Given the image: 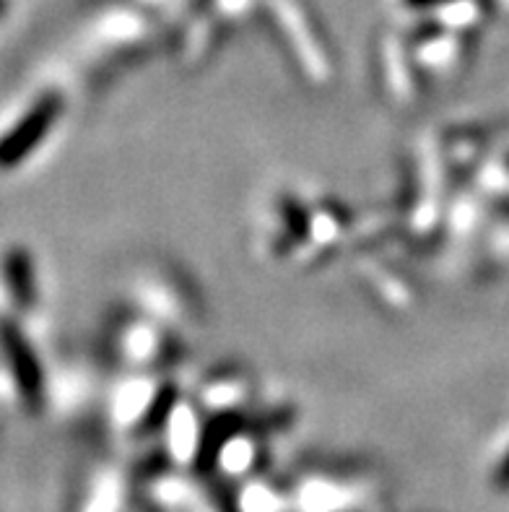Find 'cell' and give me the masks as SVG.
Segmentation results:
<instances>
[{
    "label": "cell",
    "instance_id": "6da1fadb",
    "mask_svg": "<svg viewBox=\"0 0 509 512\" xmlns=\"http://www.w3.org/2000/svg\"><path fill=\"white\" fill-rule=\"evenodd\" d=\"M60 112H63V99L58 94H45L37 99L19 123L0 138V169H11L24 162L26 156L45 141Z\"/></svg>",
    "mask_w": 509,
    "mask_h": 512
},
{
    "label": "cell",
    "instance_id": "7a4b0ae2",
    "mask_svg": "<svg viewBox=\"0 0 509 512\" xmlns=\"http://www.w3.org/2000/svg\"><path fill=\"white\" fill-rule=\"evenodd\" d=\"M0 341H3V349H6L16 388L21 390V396L29 406H37L42 401V367L34 357L32 346L26 344L24 333L11 323L0 325Z\"/></svg>",
    "mask_w": 509,
    "mask_h": 512
},
{
    "label": "cell",
    "instance_id": "3957f363",
    "mask_svg": "<svg viewBox=\"0 0 509 512\" xmlns=\"http://www.w3.org/2000/svg\"><path fill=\"white\" fill-rule=\"evenodd\" d=\"M3 279H6L11 299L16 307L29 310L37 299V281H34V263L24 247H11L3 258Z\"/></svg>",
    "mask_w": 509,
    "mask_h": 512
},
{
    "label": "cell",
    "instance_id": "277c9868",
    "mask_svg": "<svg viewBox=\"0 0 509 512\" xmlns=\"http://www.w3.org/2000/svg\"><path fill=\"white\" fill-rule=\"evenodd\" d=\"M497 479H499V484H502V487H509V455H507V458H504V463H502V468H499Z\"/></svg>",
    "mask_w": 509,
    "mask_h": 512
},
{
    "label": "cell",
    "instance_id": "5b68a950",
    "mask_svg": "<svg viewBox=\"0 0 509 512\" xmlns=\"http://www.w3.org/2000/svg\"><path fill=\"white\" fill-rule=\"evenodd\" d=\"M8 11V0H0V16Z\"/></svg>",
    "mask_w": 509,
    "mask_h": 512
}]
</instances>
